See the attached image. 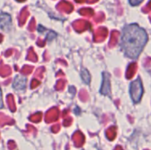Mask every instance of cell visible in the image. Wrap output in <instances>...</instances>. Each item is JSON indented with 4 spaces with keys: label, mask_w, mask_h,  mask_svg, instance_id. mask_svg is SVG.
<instances>
[{
    "label": "cell",
    "mask_w": 151,
    "mask_h": 150,
    "mask_svg": "<svg viewBox=\"0 0 151 150\" xmlns=\"http://www.w3.org/2000/svg\"><path fill=\"white\" fill-rule=\"evenodd\" d=\"M142 0H130V3L133 4V5H136V4H139Z\"/></svg>",
    "instance_id": "14"
},
{
    "label": "cell",
    "mask_w": 151,
    "mask_h": 150,
    "mask_svg": "<svg viewBox=\"0 0 151 150\" xmlns=\"http://www.w3.org/2000/svg\"><path fill=\"white\" fill-rule=\"evenodd\" d=\"M7 101H8V103H9V106L11 107V109H12V111H15V107H14V104H13V99H12V95H8L7 96Z\"/></svg>",
    "instance_id": "11"
},
{
    "label": "cell",
    "mask_w": 151,
    "mask_h": 150,
    "mask_svg": "<svg viewBox=\"0 0 151 150\" xmlns=\"http://www.w3.org/2000/svg\"><path fill=\"white\" fill-rule=\"evenodd\" d=\"M55 36H56V34L53 33V32H50V33L49 34V35H48V40H50L51 38H54Z\"/></svg>",
    "instance_id": "15"
},
{
    "label": "cell",
    "mask_w": 151,
    "mask_h": 150,
    "mask_svg": "<svg viewBox=\"0 0 151 150\" xmlns=\"http://www.w3.org/2000/svg\"><path fill=\"white\" fill-rule=\"evenodd\" d=\"M25 86H26V79H23L20 77L16 78V80H14V83H13V87L15 89L22 90L25 88Z\"/></svg>",
    "instance_id": "5"
},
{
    "label": "cell",
    "mask_w": 151,
    "mask_h": 150,
    "mask_svg": "<svg viewBox=\"0 0 151 150\" xmlns=\"http://www.w3.org/2000/svg\"><path fill=\"white\" fill-rule=\"evenodd\" d=\"M58 110L56 108L50 110V111L47 112V115H46V122L50 123V122L55 121L58 118Z\"/></svg>",
    "instance_id": "4"
},
{
    "label": "cell",
    "mask_w": 151,
    "mask_h": 150,
    "mask_svg": "<svg viewBox=\"0 0 151 150\" xmlns=\"http://www.w3.org/2000/svg\"><path fill=\"white\" fill-rule=\"evenodd\" d=\"M8 145H9V149L10 150H14L15 149H16L15 143H14L12 141H9V143H8Z\"/></svg>",
    "instance_id": "13"
},
{
    "label": "cell",
    "mask_w": 151,
    "mask_h": 150,
    "mask_svg": "<svg viewBox=\"0 0 151 150\" xmlns=\"http://www.w3.org/2000/svg\"><path fill=\"white\" fill-rule=\"evenodd\" d=\"M104 80H103V86L101 88V93L104 95L110 94V75L107 72H104Z\"/></svg>",
    "instance_id": "3"
},
{
    "label": "cell",
    "mask_w": 151,
    "mask_h": 150,
    "mask_svg": "<svg viewBox=\"0 0 151 150\" xmlns=\"http://www.w3.org/2000/svg\"><path fill=\"white\" fill-rule=\"evenodd\" d=\"M3 107V101H2V93H1V90H0V108Z\"/></svg>",
    "instance_id": "18"
},
{
    "label": "cell",
    "mask_w": 151,
    "mask_h": 150,
    "mask_svg": "<svg viewBox=\"0 0 151 150\" xmlns=\"http://www.w3.org/2000/svg\"><path fill=\"white\" fill-rule=\"evenodd\" d=\"M71 123H72V118H69V120H65L64 124H65V126H69Z\"/></svg>",
    "instance_id": "17"
},
{
    "label": "cell",
    "mask_w": 151,
    "mask_h": 150,
    "mask_svg": "<svg viewBox=\"0 0 151 150\" xmlns=\"http://www.w3.org/2000/svg\"><path fill=\"white\" fill-rule=\"evenodd\" d=\"M115 150H123V149H122V148H121L120 146H118V147L116 148V149Z\"/></svg>",
    "instance_id": "19"
},
{
    "label": "cell",
    "mask_w": 151,
    "mask_h": 150,
    "mask_svg": "<svg viewBox=\"0 0 151 150\" xmlns=\"http://www.w3.org/2000/svg\"><path fill=\"white\" fill-rule=\"evenodd\" d=\"M11 22V18L7 14H1L0 15V26L1 27H5V26L9 25Z\"/></svg>",
    "instance_id": "7"
},
{
    "label": "cell",
    "mask_w": 151,
    "mask_h": 150,
    "mask_svg": "<svg viewBox=\"0 0 151 150\" xmlns=\"http://www.w3.org/2000/svg\"><path fill=\"white\" fill-rule=\"evenodd\" d=\"M148 40L147 33L137 25H131L125 28L122 37V48L127 56L136 58L142 50Z\"/></svg>",
    "instance_id": "1"
},
{
    "label": "cell",
    "mask_w": 151,
    "mask_h": 150,
    "mask_svg": "<svg viewBox=\"0 0 151 150\" xmlns=\"http://www.w3.org/2000/svg\"><path fill=\"white\" fill-rule=\"evenodd\" d=\"M41 117H42L41 113H36L35 115H34L30 118V120H32L33 122H39L41 120Z\"/></svg>",
    "instance_id": "12"
},
{
    "label": "cell",
    "mask_w": 151,
    "mask_h": 150,
    "mask_svg": "<svg viewBox=\"0 0 151 150\" xmlns=\"http://www.w3.org/2000/svg\"><path fill=\"white\" fill-rule=\"evenodd\" d=\"M73 142H74L75 146H77V147H80L84 143V136L80 132H76L73 134Z\"/></svg>",
    "instance_id": "6"
},
{
    "label": "cell",
    "mask_w": 151,
    "mask_h": 150,
    "mask_svg": "<svg viewBox=\"0 0 151 150\" xmlns=\"http://www.w3.org/2000/svg\"><path fill=\"white\" fill-rule=\"evenodd\" d=\"M106 135H107V137L111 141H112L116 137V127L115 126H112L110 129H108L107 130V133H106Z\"/></svg>",
    "instance_id": "9"
},
{
    "label": "cell",
    "mask_w": 151,
    "mask_h": 150,
    "mask_svg": "<svg viewBox=\"0 0 151 150\" xmlns=\"http://www.w3.org/2000/svg\"><path fill=\"white\" fill-rule=\"evenodd\" d=\"M131 96L134 100V102L137 103L141 100L142 93H143V88H142V85L140 80H137L135 81H134L131 85Z\"/></svg>",
    "instance_id": "2"
},
{
    "label": "cell",
    "mask_w": 151,
    "mask_h": 150,
    "mask_svg": "<svg viewBox=\"0 0 151 150\" xmlns=\"http://www.w3.org/2000/svg\"><path fill=\"white\" fill-rule=\"evenodd\" d=\"M10 123L13 124L14 122H13L12 119H11V118H9L7 117H4V115L0 114V126H3L4 124H10Z\"/></svg>",
    "instance_id": "10"
},
{
    "label": "cell",
    "mask_w": 151,
    "mask_h": 150,
    "mask_svg": "<svg viewBox=\"0 0 151 150\" xmlns=\"http://www.w3.org/2000/svg\"><path fill=\"white\" fill-rule=\"evenodd\" d=\"M81 78L83 80V81L87 84H88L90 82V75L88 73V72L85 69H82L81 72Z\"/></svg>",
    "instance_id": "8"
},
{
    "label": "cell",
    "mask_w": 151,
    "mask_h": 150,
    "mask_svg": "<svg viewBox=\"0 0 151 150\" xmlns=\"http://www.w3.org/2000/svg\"><path fill=\"white\" fill-rule=\"evenodd\" d=\"M59 126L58 125H57V126H54L53 127H52V131L54 132V133H57V132H58V130H59Z\"/></svg>",
    "instance_id": "16"
}]
</instances>
